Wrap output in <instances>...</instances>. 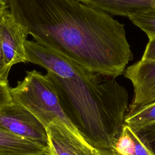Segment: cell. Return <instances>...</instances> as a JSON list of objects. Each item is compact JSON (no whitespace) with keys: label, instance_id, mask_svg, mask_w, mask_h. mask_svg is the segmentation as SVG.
I'll return each instance as SVG.
<instances>
[{"label":"cell","instance_id":"11","mask_svg":"<svg viewBox=\"0 0 155 155\" xmlns=\"http://www.w3.org/2000/svg\"><path fill=\"white\" fill-rule=\"evenodd\" d=\"M113 149L120 155H155L147 143L126 124H124Z\"/></svg>","mask_w":155,"mask_h":155},{"label":"cell","instance_id":"2","mask_svg":"<svg viewBox=\"0 0 155 155\" xmlns=\"http://www.w3.org/2000/svg\"><path fill=\"white\" fill-rule=\"evenodd\" d=\"M61 108L81 136L96 149H113L128 110V93L115 78L90 72L62 78L47 71Z\"/></svg>","mask_w":155,"mask_h":155},{"label":"cell","instance_id":"17","mask_svg":"<svg viewBox=\"0 0 155 155\" xmlns=\"http://www.w3.org/2000/svg\"><path fill=\"white\" fill-rule=\"evenodd\" d=\"M2 13H0V21L2 16ZM10 70L7 67L4 59V56L1 48V41H0V81H8V76Z\"/></svg>","mask_w":155,"mask_h":155},{"label":"cell","instance_id":"12","mask_svg":"<svg viewBox=\"0 0 155 155\" xmlns=\"http://www.w3.org/2000/svg\"><path fill=\"white\" fill-rule=\"evenodd\" d=\"M124 124L136 132L155 127V101L129 111L125 116Z\"/></svg>","mask_w":155,"mask_h":155},{"label":"cell","instance_id":"13","mask_svg":"<svg viewBox=\"0 0 155 155\" xmlns=\"http://www.w3.org/2000/svg\"><path fill=\"white\" fill-rule=\"evenodd\" d=\"M129 19L143 31L149 39L155 37V10L131 15Z\"/></svg>","mask_w":155,"mask_h":155},{"label":"cell","instance_id":"10","mask_svg":"<svg viewBox=\"0 0 155 155\" xmlns=\"http://www.w3.org/2000/svg\"><path fill=\"white\" fill-rule=\"evenodd\" d=\"M45 152H50V150L19 137L0 125V154L38 155Z\"/></svg>","mask_w":155,"mask_h":155},{"label":"cell","instance_id":"7","mask_svg":"<svg viewBox=\"0 0 155 155\" xmlns=\"http://www.w3.org/2000/svg\"><path fill=\"white\" fill-rule=\"evenodd\" d=\"M47 131L51 155H97L96 148L58 119L53 120Z\"/></svg>","mask_w":155,"mask_h":155},{"label":"cell","instance_id":"6","mask_svg":"<svg viewBox=\"0 0 155 155\" xmlns=\"http://www.w3.org/2000/svg\"><path fill=\"white\" fill-rule=\"evenodd\" d=\"M28 36L26 28L8 9L4 11L0 21V41L4 62L10 70L16 64L28 62L25 47Z\"/></svg>","mask_w":155,"mask_h":155},{"label":"cell","instance_id":"3","mask_svg":"<svg viewBox=\"0 0 155 155\" xmlns=\"http://www.w3.org/2000/svg\"><path fill=\"white\" fill-rule=\"evenodd\" d=\"M12 101L33 114L46 128L58 119L81 136L64 113L48 76L35 70L27 71L24 78L10 88Z\"/></svg>","mask_w":155,"mask_h":155},{"label":"cell","instance_id":"15","mask_svg":"<svg viewBox=\"0 0 155 155\" xmlns=\"http://www.w3.org/2000/svg\"><path fill=\"white\" fill-rule=\"evenodd\" d=\"M10 88L8 81H0V108L12 102Z\"/></svg>","mask_w":155,"mask_h":155},{"label":"cell","instance_id":"18","mask_svg":"<svg viewBox=\"0 0 155 155\" xmlns=\"http://www.w3.org/2000/svg\"><path fill=\"white\" fill-rule=\"evenodd\" d=\"M97 155H120L114 149H96Z\"/></svg>","mask_w":155,"mask_h":155},{"label":"cell","instance_id":"19","mask_svg":"<svg viewBox=\"0 0 155 155\" xmlns=\"http://www.w3.org/2000/svg\"><path fill=\"white\" fill-rule=\"evenodd\" d=\"M8 9L7 0H0V13Z\"/></svg>","mask_w":155,"mask_h":155},{"label":"cell","instance_id":"5","mask_svg":"<svg viewBox=\"0 0 155 155\" xmlns=\"http://www.w3.org/2000/svg\"><path fill=\"white\" fill-rule=\"evenodd\" d=\"M25 47L28 62L62 78L84 77L92 72L63 54L33 40H27Z\"/></svg>","mask_w":155,"mask_h":155},{"label":"cell","instance_id":"4","mask_svg":"<svg viewBox=\"0 0 155 155\" xmlns=\"http://www.w3.org/2000/svg\"><path fill=\"white\" fill-rule=\"evenodd\" d=\"M0 125L19 137L49 150L47 128L29 111L13 101L0 108Z\"/></svg>","mask_w":155,"mask_h":155},{"label":"cell","instance_id":"8","mask_svg":"<svg viewBox=\"0 0 155 155\" xmlns=\"http://www.w3.org/2000/svg\"><path fill=\"white\" fill-rule=\"evenodd\" d=\"M124 76L134 88L130 111L155 101V61L140 59L126 68Z\"/></svg>","mask_w":155,"mask_h":155},{"label":"cell","instance_id":"20","mask_svg":"<svg viewBox=\"0 0 155 155\" xmlns=\"http://www.w3.org/2000/svg\"><path fill=\"white\" fill-rule=\"evenodd\" d=\"M0 155H2V154H0ZM38 155H51V154L50 152H45V153H41V154H39Z\"/></svg>","mask_w":155,"mask_h":155},{"label":"cell","instance_id":"9","mask_svg":"<svg viewBox=\"0 0 155 155\" xmlns=\"http://www.w3.org/2000/svg\"><path fill=\"white\" fill-rule=\"evenodd\" d=\"M108 14L130 17L155 10V0H77Z\"/></svg>","mask_w":155,"mask_h":155},{"label":"cell","instance_id":"16","mask_svg":"<svg viewBox=\"0 0 155 155\" xmlns=\"http://www.w3.org/2000/svg\"><path fill=\"white\" fill-rule=\"evenodd\" d=\"M141 60L155 61V37L149 39Z\"/></svg>","mask_w":155,"mask_h":155},{"label":"cell","instance_id":"14","mask_svg":"<svg viewBox=\"0 0 155 155\" xmlns=\"http://www.w3.org/2000/svg\"><path fill=\"white\" fill-rule=\"evenodd\" d=\"M136 133L147 143L155 154V127L143 130Z\"/></svg>","mask_w":155,"mask_h":155},{"label":"cell","instance_id":"1","mask_svg":"<svg viewBox=\"0 0 155 155\" xmlns=\"http://www.w3.org/2000/svg\"><path fill=\"white\" fill-rule=\"evenodd\" d=\"M8 9L31 35L96 74L116 78L133 54L124 25L77 0H7Z\"/></svg>","mask_w":155,"mask_h":155}]
</instances>
